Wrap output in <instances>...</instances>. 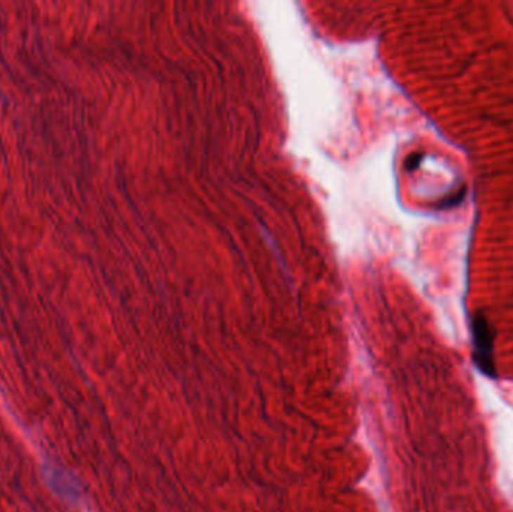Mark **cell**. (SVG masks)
Segmentation results:
<instances>
[{
  "label": "cell",
  "mask_w": 513,
  "mask_h": 512,
  "mask_svg": "<svg viewBox=\"0 0 513 512\" xmlns=\"http://www.w3.org/2000/svg\"><path fill=\"white\" fill-rule=\"evenodd\" d=\"M473 343H474V358L477 369L485 376L495 378V366L493 359V331L485 317L476 316L472 321Z\"/></svg>",
  "instance_id": "6da1fadb"
}]
</instances>
